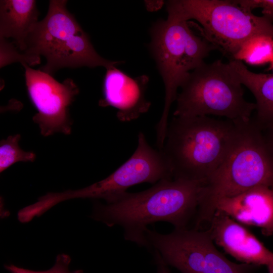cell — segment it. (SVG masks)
<instances>
[{"instance_id":"cell-1","label":"cell","mask_w":273,"mask_h":273,"mask_svg":"<svg viewBox=\"0 0 273 273\" xmlns=\"http://www.w3.org/2000/svg\"><path fill=\"white\" fill-rule=\"evenodd\" d=\"M205 181L162 179L138 193L126 192L111 203H96L91 218L108 227L118 225L125 240L150 250L148 226L163 221L176 229L192 228Z\"/></svg>"},{"instance_id":"cell-2","label":"cell","mask_w":273,"mask_h":273,"mask_svg":"<svg viewBox=\"0 0 273 273\" xmlns=\"http://www.w3.org/2000/svg\"><path fill=\"white\" fill-rule=\"evenodd\" d=\"M236 129L223 161L205 181L199 198L196 222L207 224L216 200L252 188H273V152L265 131L251 118L235 121Z\"/></svg>"},{"instance_id":"cell-3","label":"cell","mask_w":273,"mask_h":273,"mask_svg":"<svg viewBox=\"0 0 273 273\" xmlns=\"http://www.w3.org/2000/svg\"><path fill=\"white\" fill-rule=\"evenodd\" d=\"M235 129L228 119L173 116L160 151L172 178L206 181L223 161Z\"/></svg>"},{"instance_id":"cell-4","label":"cell","mask_w":273,"mask_h":273,"mask_svg":"<svg viewBox=\"0 0 273 273\" xmlns=\"http://www.w3.org/2000/svg\"><path fill=\"white\" fill-rule=\"evenodd\" d=\"M187 21L168 13L165 20H159L150 29L149 49L162 78L165 87L163 110L156 124V144L162 146L168 125L172 104L177 90L190 73L202 64L215 47L203 35H197Z\"/></svg>"},{"instance_id":"cell-5","label":"cell","mask_w":273,"mask_h":273,"mask_svg":"<svg viewBox=\"0 0 273 273\" xmlns=\"http://www.w3.org/2000/svg\"><path fill=\"white\" fill-rule=\"evenodd\" d=\"M66 4L64 0L50 1L46 16L37 22L28 39L24 53L46 59L39 70L52 75L64 67L107 69L123 62L106 60L97 53L88 35L67 10Z\"/></svg>"},{"instance_id":"cell-6","label":"cell","mask_w":273,"mask_h":273,"mask_svg":"<svg viewBox=\"0 0 273 273\" xmlns=\"http://www.w3.org/2000/svg\"><path fill=\"white\" fill-rule=\"evenodd\" d=\"M242 85L229 63L203 62L180 87L173 116L212 115L233 121L250 120L256 104L245 100Z\"/></svg>"},{"instance_id":"cell-7","label":"cell","mask_w":273,"mask_h":273,"mask_svg":"<svg viewBox=\"0 0 273 273\" xmlns=\"http://www.w3.org/2000/svg\"><path fill=\"white\" fill-rule=\"evenodd\" d=\"M166 10L185 21H198L202 35L230 60L250 38L260 35L273 38V24L236 0L169 1Z\"/></svg>"},{"instance_id":"cell-8","label":"cell","mask_w":273,"mask_h":273,"mask_svg":"<svg viewBox=\"0 0 273 273\" xmlns=\"http://www.w3.org/2000/svg\"><path fill=\"white\" fill-rule=\"evenodd\" d=\"M164 179H173L160 151L152 148L144 134L138 135V146L132 156L105 179L85 188L67 190L59 194L60 202L76 198L104 200L111 203L133 186L144 183L156 184Z\"/></svg>"},{"instance_id":"cell-9","label":"cell","mask_w":273,"mask_h":273,"mask_svg":"<svg viewBox=\"0 0 273 273\" xmlns=\"http://www.w3.org/2000/svg\"><path fill=\"white\" fill-rule=\"evenodd\" d=\"M26 85L31 101L37 110L33 117L43 136L56 132L65 134L71 131L68 108L79 93L73 80L59 82L51 75L31 68L26 64Z\"/></svg>"},{"instance_id":"cell-10","label":"cell","mask_w":273,"mask_h":273,"mask_svg":"<svg viewBox=\"0 0 273 273\" xmlns=\"http://www.w3.org/2000/svg\"><path fill=\"white\" fill-rule=\"evenodd\" d=\"M208 231L176 229L161 234L148 229L146 237L150 250L181 273H205V242Z\"/></svg>"},{"instance_id":"cell-11","label":"cell","mask_w":273,"mask_h":273,"mask_svg":"<svg viewBox=\"0 0 273 273\" xmlns=\"http://www.w3.org/2000/svg\"><path fill=\"white\" fill-rule=\"evenodd\" d=\"M205 229L214 243L244 263L265 265L273 272V253L251 232L225 213L215 211Z\"/></svg>"},{"instance_id":"cell-12","label":"cell","mask_w":273,"mask_h":273,"mask_svg":"<svg viewBox=\"0 0 273 273\" xmlns=\"http://www.w3.org/2000/svg\"><path fill=\"white\" fill-rule=\"evenodd\" d=\"M149 80L146 75L131 77L116 66L107 68L103 81V98L99 105L116 108L117 116L121 121L136 119L151 105L145 97Z\"/></svg>"},{"instance_id":"cell-13","label":"cell","mask_w":273,"mask_h":273,"mask_svg":"<svg viewBox=\"0 0 273 273\" xmlns=\"http://www.w3.org/2000/svg\"><path fill=\"white\" fill-rule=\"evenodd\" d=\"M213 209L221 211L239 223L261 229L265 236H273V188L257 187L238 195L220 198Z\"/></svg>"},{"instance_id":"cell-14","label":"cell","mask_w":273,"mask_h":273,"mask_svg":"<svg viewBox=\"0 0 273 273\" xmlns=\"http://www.w3.org/2000/svg\"><path fill=\"white\" fill-rule=\"evenodd\" d=\"M38 15L35 1H1L0 38H12V43L24 53Z\"/></svg>"},{"instance_id":"cell-15","label":"cell","mask_w":273,"mask_h":273,"mask_svg":"<svg viewBox=\"0 0 273 273\" xmlns=\"http://www.w3.org/2000/svg\"><path fill=\"white\" fill-rule=\"evenodd\" d=\"M229 64L255 98L256 114L252 119L263 130H272L273 75L253 72L241 61L232 60Z\"/></svg>"},{"instance_id":"cell-16","label":"cell","mask_w":273,"mask_h":273,"mask_svg":"<svg viewBox=\"0 0 273 273\" xmlns=\"http://www.w3.org/2000/svg\"><path fill=\"white\" fill-rule=\"evenodd\" d=\"M233 60L244 61L252 65L271 63L273 60V38L263 35L250 38L242 45Z\"/></svg>"},{"instance_id":"cell-17","label":"cell","mask_w":273,"mask_h":273,"mask_svg":"<svg viewBox=\"0 0 273 273\" xmlns=\"http://www.w3.org/2000/svg\"><path fill=\"white\" fill-rule=\"evenodd\" d=\"M214 243L208 232L205 242V273H250L252 268L256 266L231 261L217 249Z\"/></svg>"},{"instance_id":"cell-18","label":"cell","mask_w":273,"mask_h":273,"mask_svg":"<svg viewBox=\"0 0 273 273\" xmlns=\"http://www.w3.org/2000/svg\"><path fill=\"white\" fill-rule=\"evenodd\" d=\"M19 134L9 136L0 143V172H2L18 162H33L36 158L32 152H26L19 146Z\"/></svg>"},{"instance_id":"cell-19","label":"cell","mask_w":273,"mask_h":273,"mask_svg":"<svg viewBox=\"0 0 273 273\" xmlns=\"http://www.w3.org/2000/svg\"><path fill=\"white\" fill-rule=\"evenodd\" d=\"M15 62L33 66L40 63V58L28 56L7 39L1 38V68Z\"/></svg>"},{"instance_id":"cell-20","label":"cell","mask_w":273,"mask_h":273,"mask_svg":"<svg viewBox=\"0 0 273 273\" xmlns=\"http://www.w3.org/2000/svg\"><path fill=\"white\" fill-rule=\"evenodd\" d=\"M71 259L64 253L58 254L54 265L50 269L42 271H36L18 267L14 264L6 265L5 268L10 273H84L81 269L70 270L69 268Z\"/></svg>"},{"instance_id":"cell-21","label":"cell","mask_w":273,"mask_h":273,"mask_svg":"<svg viewBox=\"0 0 273 273\" xmlns=\"http://www.w3.org/2000/svg\"><path fill=\"white\" fill-rule=\"evenodd\" d=\"M241 6L251 11L255 8L262 9L263 16L273 24V0H236Z\"/></svg>"},{"instance_id":"cell-22","label":"cell","mask_w":273,"mask_h":273,"mask_svg":"<svg viewBox=\"0 0 273 273\" xmlns=\"http://www.w3.org/2000/svg\"><path fill=\"white\" fill-rule=\"evenodd\" d=\"M157 266V273H171L167 265L156 252H152Z\"/></svg>"},{"instance_id":"cell-23","label":"cell","mask_w":273,"mask_h":273,"mask_svg":"<svg viewBox=\"0 0 273 273\" xmlns=\"http://www.w3.org/2000/svg\"><path fill=\"white\" fill-rule=\"evenodd\" d=\"M164 2L161 1H145L146 7L148 11H154L159 9Z\"/></svg>"},{"instance_id":"cell-24","label":"cell","mask_w":273,"mask_h":273,"mask_svg":"<svg viewBox=\"0 0 273 273\" xmlns=\"http://www.w3.org/2000/svg\"><path fill=\"white\" fill-rule=\"evenodd\" d=\"M264 131H265L267 142L273 152V130Z\"/></svg>"},{"instance_id":"cell-25","label":"cell","mask_w":273,"mask_h":273,"mask_svg":"<svg viewBox=\"0 0 273 273\" xmlns=\"http://www.w3.org/2000/svg\"><path fill=\"white\" fill-rule=\"evenodd\" d=\"M271 68H272V70H273V60H272V62H271Z\"/></svg>"},{"instance_id":"cell-26","label":"cell","mask_w":273,"mask_h":273,"mask_svg":"<svg viewBox=\"0 0 273 273\" xmlns=\"http://www.w3.org/2000/svg\"><path fill=\"white\" fill-rule=\"evenodd\" d=\"M271 273H273V272H271Z\"/></svg>"}]
</instances>
